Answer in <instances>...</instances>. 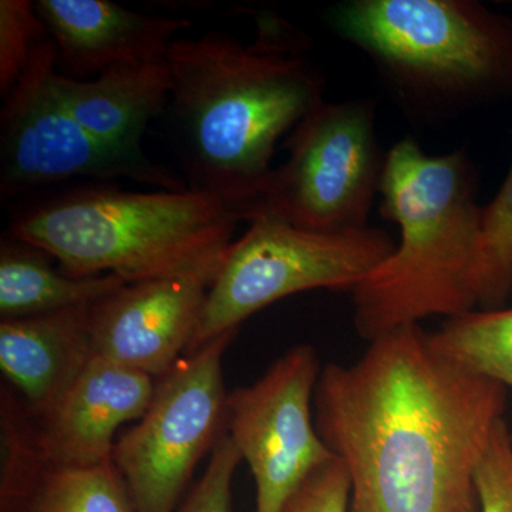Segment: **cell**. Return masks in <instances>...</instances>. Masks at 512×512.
<instances>
[{
    "label": "cell",
    "instance_id": "1",
    "mask_svg": "<svg viewBox=\"0 0 512 512\" xmlns=\"http://www.w3.org/2000/svg\"><path fill=\"white\" fill-rule=\"evenodd\" d=\"M507 387L440 356L420 325L322 367L313 416L345 464L350 512H481L476 471Z\"/></svg>",
    "mask_w": 512,
    "mask_h": 512
},
{
    "label": "cell",
    "instance_id": "2",
    "mask_svg": "<svg viewBox=\"0 0 512 512\" xmlns=\"http://www.w3.org/2000/svg\"><path fill=\"white\" fill-rule=\"evenodd\" d=\"M168 103L190 190L241 221L264 195L279 138L323 100V77L305 55L244 46L222 32L174 40Z\"/></svg>",
    "mask_w": 512,
    "mask_h": 512
},
{
    "label": "cell",
    "instance_id": "3",
    "mask_svg": "<svg viewBox=\"0 0 512 512\" xmlns=\"http://www.w3.org/2000/svg\"><path fill=\"white\" fill-rule=\"evenodd\" d=\"M480 175L466 150L426 153L412 137L386 156L380 215L400 228V242L353 289V323L375 340L420 320L480 306L483 208Z\"/></svg>",
    "mask_w": 512,
    "mask_h": 512
},
{
    "label": "cell",
    "instance_id": "4",
    "mask_svg": "<svg viewBox=\"0 0 512 512\" xmlns=\"http://www.w3.org/2000/svg\"><path fill=\"white\" fill-rule=\"evenodd\" d=\"M239 221L227 205L190 188L93 187L30 207L12 221L9 237L42 249L70 276L114 274L127 284L200 278L214 284Z\"/></svg>",
    "mask_w": 512,
    "mask_h": 512
},
{
    "label": "cell",
    "instance_id": "5",
    "mask_svg": "<svg viewBox=\"0 0 512 512\" xmlns=\"http://www.w3.org/2000/svg\"><path fill=\"white\" fill-rule=\"evenodd\" d=\"M325 19L416 121L512 97V19L476 0H346Z\"/></svg>",
    "mask_w": 512,
    "mask_h": 512
},
{
    "label": "cell",
    "instance_id": "6",
    "mask_svg": "<svg viewBox=\"0 0 512 512\" xmlns=\"http://www.w3.org/2000/svg\"><path fill=\"white\" fill-rule=\"evenodd\" d=\"M394 249L382 228L323 234L274 218L249 221L211 285L187 355L238 332L245 320L286 296L315 289L352 292Z\"/></svg>",
    "mask_w": 512,
    "mask_h": 512
},
{
    "label": "cell",
    "instance_id": "7",
    "mask_svg": "<svg viewBox=\"0 0 512 512\" xmlns=\"http://www.w3.org/2000/svg\"><path fill=\"white\" fill-rule=\"evenodd\" d=\"M285 147L289 156L272 171L248 222L268 217L323 234L369 227L387 156L377 140L375 101L323 100Z\"/></svg>",
    "mask_w": 512,
    "mask_h": 512
},
{
    "label": "cell",
    "instance_id": "8",
    "mask_svg": "<svg viewBox=\"0 0 512 512\" xmlns=\"http://www.w3.org/2000/svg\"><path fill=\"white\" fill-rule=\"evenodd\" d=\"M238 332L211 340L158 377L150 406L117 437L113 463L136 512H177L227 421L224 355Z\"/></svg>",
    "mask_w": 512,
    "mask_h": 512
},
{
    "label": "cell",
    "instance_id": "9",
    "mask_svg": "<svg viewBox=\"0 0 512 512\" xmlns=\"http://www.w3.org/2000/svg\"><path fill=\"white\" fill-rule=\"evenodd\" d=\"M52 37L37 45L25 72L0 113V195L3 200L73 178H128L161 191L188 185L147 157L114 150L93 136L64 106L57 93Z\"/></svg>",
    "mask_w": 512,
    "mask_h": 512
},
{
    "label": "cell",
    "instance_id": "10",
    "mask_svg": "<svg viewBox=\"0 0 512 512\" xmlns=\"http://www.w3.org/2000/svg\"><path fill=\"white\" fill-rule=\"evenodd\" d=\"M318 352L296 345L256 382L228 392L225 431L255 481V512H282L313 471L335 454L320 439L313 416Z\"/></svg>",
    "mask_w": 512,
    "mask_h": 512
},
{
    "label": "cell",
    "instance_id": "11",
    "mask_svg": "<svg viewBox=\"0 0 512 512\" xmlns=\"http://www.w3.org/2000/svg\"><path fill=\"white\" fill-rule=\"evenodd\" d=\"M212 282L161 278L126 284L90 308L96 357L158 379L197 333Z\"/></svg>",
    "mask_w": 512,
    "mask_h": 512
},
{
    "label": "cell",
    "instance_id": "12",
    "mask_svg": "<svg viewBox=\"0 0 512 512\" xmlns=\"http://www.w3.org/2000/svg\"><path fill=\"white\" fill-rule=\"evenodd\" d=\"M156 384L146 373L96 357L43 412H29L16 396L40 456L63 466H97L113 460L117 431L143 417Z\"/></svg>",
    "mask_w": 512,
    "mask_h": 512
},
{
    "label": "cell",
    "instance_id": "13",
    "mask_svg": "<svg viewBox=\"0 0 512 512\" xmlns=\"http://www.w3.org/2000/svg\"><path fill=\"white\" fill-rule=\"evenodd\" d=\"M0 512H136L113 460L63 466L40 456L6 384L0 393Z\"/></svg>",
    "mask_w": 512,
    "mask_h": 512
},
{
    "label": "cell",
    "instance_id": "14",
    "mask_svg": "<svg viewBox=\"0 0 512 512\" xmlns=\"http://www.w3.org/2000/svg\"><path fill=\"white\" fill-rule=\"evenodd\" d=\"M35 9L59 57L77 76L161 62L174 36L191 26L187 19L143 15L110 0H37Z\"/></svg>",
    "mask_w": 512,
    "mask_h": 512
},
{
    "label": "cell",
    "instance_id": "15",
    "mask_svg": "<svg viewBox=\"0 0 512 512\" xmlns=\"http://www.w3.org/2000/svg\"><path fill=\"white\" fill-rule=\"evenodd\" d=\"M90 308L0 320V370L29 412L52 406L96 359Z\"/></svg>",
    "mask_w": 512,
    "mask_h": 512
},
{
    "label": "cell",
    "instance_id": "16",
    "mask_svg": "<svg viewBox=\"0 0 512 512\" xmlns=\"http://www.w3.org/2000/svg\"><path fill=\"white\" fill-rule=\"evenodd\" d=\"M55 84L64 106L89 133L127 156L146 157L141 137L170 103L167 59L111 67L90 82L57 73Z\"/></svg>",
    "mask_w": 512,
    "mask_h": 512
},
{
    "label": "cell",
    "instance_id": "17",
    "mask_svg": "<svg viewBox=\"0 0 512 512\" xmlns=\"http://www.w3.org/2000/svg\"><path fill=\"white\" fill-rule=\"evenodd\" d=\"M42 249L13 238L0 245V318L20 319L93 306L127 284L114 274L70 276Z\"/></svg>",
    "mask_w": 512,
    "mask_h": 512
},
{
    "label": "cell",
    "instance_id": "18",
    "mask_svg": "<svg viewBox=\"0 0 512 512\" xmlns=\"http://www.w3.org/2000/svg\"><path fill=\"white\" fill-rule=\"evenodd\" d=\"M429 342L448 362L512 390V308L448 318Z\"/></svg>",
    "mask_w": 512,
    "mask_h": 512
},
{
    "label": "cell",
    "instance_id": "19",
    "mask_svg": "<svg viewBox=\"0 0 512 512\" xmlns=\"http://www.w3.org/2000/svg\"><path fill=\"white\" fill-rule=\"evenodd\" d=\"M512 293V164L500 191L483 208V311L503 308Z\"/></svg>",
    "mask_w": 512,
    "mask_h": 512
},
{
    "label": "cell",
    "instance_id": "20",
    "mask_svg": "<svg viewBox=\"0 0 512 512\" xmlns=\"http://www.w3.org/2000/svg\"><path fill=\"white\" fill-rule=\"evenodd\" d=\"M49 36L35 3L0 0V94L2 99L19 82L37 45Z\"/></svg>",
    "mask_w": 512,
    "mask_h": 512
},
{
    "label": "cell",
    "instance_id": "21",
    "mask_svg": "<svg viewBox=\"0 0 512 512\" xmlns=\"http://www.w3.org/2000/svg\"><path fill=\"white\" fill-rule=\"evenodd\" d=\"M241 463V454L225 431L200 480L188 490L177 512H232V483Z\"/></svg>",
    "mask_w": 512,
    "mask_h": 512
},
{
    "label": "cell",
    "instance_id": "22",
    "mask_svg": "<svg viewBox=\"0 0 512 512\" xmlns=\"http://www.w3.org/2000/svg\"><path fill=\"white\" fill-rule=\"evenodd\" d=\"M476 484L481 512H512V436L505 420L478 464Z\"/></svg>",
    "mask_w": 512,
    "mask_h": 512
},
{
    "label": "cell",
    "instance_id": "23",
    "mask_svg": "<svg viewBox=\"0 0 512 512\" xmlns=\"http://www.w3.org/2000/svg\"><path fill=\"white\" fill-rule=\"evenodd\" d=\"M350 480L338 457L303 481L282 512H350Z\"/></svg>",
    "mask_w": 512,
    "mask_h": 512
}]
</instances>
